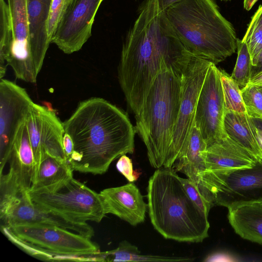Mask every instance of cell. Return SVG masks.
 <instances>
[{"label": "cell", "mask_w": 262, "mask_h": 262, "mask_svg": "<svg viewBox=\"0 0 262 262\" xmlns=\"http://www.w3.org/2000/svg\"><path fill=\"white\" fill-rule=\"evenodd\" d=\"M248 84L262 86V71L252 76Z\"/></svg>", "instance_id": "36"}, {"label": "cell", "mask_w": 262, "mask_h": 262, "mask_svg": "<svg viewBox=\"0 0 262 262\" xmlns=\"http://www.w3.org/2000/svg\"><path fill=\"white\" fill-rule=\"evenodd\" d=\"M225 110L246 112L241 89L237 83L224 70L219 69Z\"/></svg>", "instance_id": "26"}, {"label": "cell", "mask_w": 262, "mask_h": 262, "mask_svg": "<svg viewBox=\"0 0 262 262\" xmlns=\"http://www.w3.org/2000/svg\"><path fill=\"white\" fill-rule=\"evenodd\" d=\"M73 171L68 162L47 155L40 163L29 191L37 190L71 178Z\"/></svg>", "instance_id": "23"}, {"label": "cell", "mask_w": 262, "mask_h": 262, "mask_svg": "<svg viewBox=\"0 0 262 262\" xmlns=\"http://www.w3.org/2000/svg\"><path fill=\"white\" fill-rule=\"evenodd\" d=\"M40 113L41 160L46 155H48L60 160L67 161L63 146V137L65 133L63 122L60 120L53 111L41 105Z\"/></svg>", "instance_id": "22"}, {"label": "cell", "mask_w": 262, "mask_h": 262, "mask_svg": "<svg viewBox=\"0 0 262 262\" xmlns=\"http://www.w3.org/2000/svg\"><path fill=\"white\" fill-rule=\"evenodd\" d=\"M105 213H111L135 226L144 222L147 204L134 182L101 190Z\"/></svg>", "instance_id": "16"}, {"label": "cell", "mask_w": 262, "mask_h": 262, "mask_svg": "<svg viewBox=\"0 0 262 262\" xmlns=\"http://www.w3.org/2000/svg\"><path fill=\"white\" fill-rule=\"evenodd\" d=\"M103 0H72L51 40L64 53L80 50L92 35L96 14Z\"/></svg>", "instance_id": "14"}, {"label": "cell", "mask_w": 262, "mask_h": 262, "mask_svg": "<svg viewBox=\"0 0 262 262\" xmlns=\"http://www.w3.org/2000/svg\"><path fill=\"white\" fill-rule=\"evenodd\" d=\"M1 226L21 225L56 226L91 238L93 228L87 223H77L50 211L43 210L31 200L29 193L0 199Z\"/></svg>", "instance_id": "11"}, {"label": "cell", "mask_w": 262, "mask_h": 262, "mask_svg": "<svg viewBox=\"0 0 262 262\" xmlns=\"http://www.w3.org/2000/svg\"><path fill=\"white\" fill-rule=\"evenodd\" d=\"M242 40L247 46L252 63L262 49V5L252 16Z\"/></svg>", "instance_id": "28"}, {"label": "cell", "mask_w": 262, "mask_h": 262, "mask_svg": "<svg viewBox=\"0 0 262 262\" xmlns=\"http://www.w3.org/2000/svg\"><path fill=\"white\" fill-rule=\"evenodd\" d=\"M180 1L181 0H158V2L160 8L162 10H165L169 7Z\"/></svg>", "instance_id": "37"}, {"label": "cell", "mask_w": 262, "mask_h": 262, "mask_svg": "<svg viewBox=\"0 0 262 262\" xmlns=\"http://www.w3.org/2000/svg\"><path fill=\"white\" fill-rule=\"evenodd\" d=\"M227 218L242 238L262 245V203L228 208Z\"/></svg>", "instance_id": "20"}, {"label": "cell", "mask_w": 262, "mask_h": 262, "mask_svg": "<svg viewBox=\"0 0 262 262\" xmlns=\"http://www.w3.org/2000/svg\"><path fill=\"white\" fill-rule=\"evenodd\" d=\"M63 125L74 143L68 160L74 171L101 174L113 161L134 152L135 127L124 112L102 98L80 102Z\"/></svg>", "instance_id": "2"}, {"label": "cell", "mask_w": 262, "mask_h": 262, "mask_svg": "<svg viewBox=\"0 0 262 262\" xmlns=\"http://www.w3.org/2000/svg\"><path fill=\"white\" fill-rule=\"evenodd\" d=\"M40 107L41 105L33 102L26 119V123L35 163V176L41 162L42 156L40 138Z\"/></svg>", "instance_id": "25"}, {"label": "cell", "mask_w": 262, "mask_h": 262, "mask_svg": "<svg viewBox=\"0 0 262 262\" xmlns=\"http://www.w3.org/2000/svg\"><path fill=\"white\" fill-rule=\"evenodd\" d=\"M262 71V49L252 63L251 77Z\"/></svg>", "instance_id": "35"}, {"label": "cell", "mask_w": 262, "mask_h": 262, "mask_svg": "<svg viewBox=\"0 0 262 262\" xmlns=\"http://www.w3.org/2000/svg\"><path fill=\"white\" fill-rule=\"evenodd\" d=\"M234 256L224 252H216L208 255L204 260V261H235Z\"/></svg>", "instance_id": "33"}, {"label": "cell", "mask_w": 262, "mask_h": 262, "mask_svg": "<svg viewBox=\"0 0 262 262\" xmlns=\"http://www.w3.org/2000/svg\"><path fill=\"white\" fill-rule=\"evenodd\" d=\"M28 193L40 209L75 222L98 223L106 214L99 193L73 177Z\"/></svg>", "instance_id": "6"}, {"label": "cell", "mask_w": 262, "mask_h": 262, "mask_svg": "<svg viewBox=\"0 0 262 262\" xmlns=\"http://www.w3.org/2000/svg\"><path fill=\"white\" fill-rule=\"evenodd\" d=\"M221 1H224V2H227V1H230L231 0H220Z\"/></svg>", "instance_id": "39"}, {"label": "cell", "mask_w": 262, "mask_h": 262, "mask_svg": "<svg viewBox=\"0 0 262 262\" xmlns=\"http://www.w3.org/2000/svg\"><path fill=\"white\" fill-rule=\"evenodd\" d=\"M52 0H26L33 58L39 72L50 44L47 22Z\"/></svg>", "instance_id": "18"}, {"label": "cell", "mask_w": 262, "mask_h": 262, "mask_svg": "<svg viewBox=\"0 0 262 262\" xmlns=\"http://www.w3.org/2000/svg\"><path fill=\"white\" fill-rule=\"evenodd\" d=\"M225 114L220 70L212 63L199 97L194 120L207 145L228 136L225 127Z\"/></svg>", "instance_id": "12"}, {"label": "cell", "mask_w": 262, "mask_h": 262, "mask_svg": "<svg viewBox=\"0 0 262 262\" xmlns=\"http://www.w3.org/2000/svg\"><path fill=\"white\" fill-rule=\"evenodd\" d=\"M206 147V142L194 123L186 149L175 161L172 168L199 185L200 176L204 169V153Z\"/></svg>", "instance_id": "21"}, {"label": "cell", "mask_w": 262, "mask_h": 262, "mask_svg": "<svg viewBox=\"0 0 262 262\" xmlns=\"http://www.w3.org/2000/svg\"><path fill=\"white\" fill-rule=\"evenodd\" d=\"M165 12L177 37L191 53L216 65L235 52V29L214 0H181Z\"/></svg>", "instance_id": "4"}, {"label": "cell", "mask_w": 262, "mask_h": 262, "mask_svg": "<svg viewBox=\"0 0 262 262\" xmlns=\"http://www.w3.org/2000/svg\"><path fill=\"white\" fill-rule=\"evenodd\" d=\"M17 238L42 250L43 260L96 261L99 246L90 238L56 226H1Z\"/></svg>", "instance_id": "7"}, {"label": "cell", "mask_w": 262, "mask_h": 262, "mask_svg": "<svg viewBox=\"0 0 262 262\" xmlns=\"http://www.w3.org/2000/svg\"><path fill=\"white\" fill-rule=\"evenodd\" d=\"M257 162L248 150L228 135L207 145L203 172L250 168Z\"/></svg>", "instance_id": "17"}, {"label": "cell", "mask_w": 262, "mask_h": 262, "mask_svg": "<svg viewBox=\"0 0 262 262\" xmlns=\"http://www.w3.org/2000/svg\"><path fill=\"white\" fill-rule=\"evenodd\" d=\"M72 1V0H52L47 22V34L50 42Z\"/></svg>", "instance_id": "30"}, {"label": "cell", "mask_w": 262, "mask_h": 262, "mask_svg": "<svg viewBox=\"0 0 262 262\" xmlns=\"http://www.w3.org/2000/svg\"><path fill=\"white\" fill-rule=\"evenodd\" d=\"M194 55L177 37L158 0H144L126 35L118 69L120 87L135 116L158 75L185 68Z\"/></svg>", "instance_id": "1"}, {"label": "cell", "mask_w": 262, "mask_h": 262, "mask_svg": "<svg viewBox=\"0 0 262 262\" xmlns=\"http://www.w3.org/2000/svg\"><path fill=\"white\" fill-rule=\"evenodd\" d=\"M258 0H244V8L246 10H250L255 4Z\"/></svg>", "instance_id": "38"}, {"label": "cell", "mask_w": 262, "mask_h": 262, "mask_svg": "<svg viewBox=\"0 0 262 262\" xmlns=\"http://www.w3.org/2000/svg\"><path fill=\"white\" fill-rule=\"evenodd\" d=\"M186 67L161 72L151 86L139 113L135 116L136 133L146 147L150 164L156 169L165 167L167 163Z\"/></svg>", "instance_id": "5"}, {"label": "cell", "mask_w": 262, "mask_h": 262, "mask_svg": "<svg viewBox=\"0 0 262 262\" xmlns=\"http://www.w3.org/2000/svg\"><path fill=\"white\" fill-rule=\"evenodd\" d=\"M63 146L68 161L74 151V143L71 136L67 133L63 135Z\"/></svg>", "instance_id": "34"}, {"label": "cell", "mask_w": 262, "mask_h": 262, "mask_svg": "<svg viewBox=\"0 0 262 262\" xmlns=\"http://www.w3.org/2000/svg\"><path fill=\"white\" fill-rule=\"evenodd\" d=\"M199 187L214 205L227 208L262 203V164L250 168L204 171Z\"/></svg>", "instance_id": "8"}, {"label": "cell", "mask_w": 262, "mask_h": 262, "mask_svg": "<svg viewBox=\"0 0 262 262\" xmlns=\"http://www.w3.org/2000/svg\"><path fill=\"white\" fill-rule=\"evenodd\" d=\"M116 168L129 182L136 181L141 174V172L134 170L132 160L126 155L119 158L116 163Z\"/></svg>", "instance_id": "32"}, {"label": "cell", "mask_w": 262, "mask_h": 262, "mask_svg": "<svg viewBox=\"0 0 262 262\" xmlns=\"http://www.w3.org/2000/svg\"><path fill=\"white\" fill-rule=\"evenodd\" d=\"M12 27L0 37V78L4 76L8 65L16 77L35 83L39 73L35 65L31 48L26 0H7Z\"/></svg>", "instance_id": "9"}, {"label": "cell", "mask_w": 262, "mask_h": 262, "mask_svg": "<svg viewBox=\"0 0 262 262\" xmlns=\"http://www.w3.org/2000/svg\"><path fill=\"white\" fill-rule=\"evenodd\" d=\"M212 63L205 58L194 55L183 73L179 114L165 167L172 168L175 161L186 149L194 124L199 97Z\"/></svg>", "instance_id": "10"}, {"label": "cell", "mask_w": 262, "mask_h": 262, "mask_svg": "<svg viewBox=\"0 0 262 262\" xmlns=\"http://www.w3.org/2000/svg\"><path fill=\"white\" fill-rule=\"evenodd\" d=\"M176 172L162 167L150 177L146 196L150 222L166 239L202 242L208 236V215L190 199Z\"/></svg>", "instance_id": "3"}, {"label": "cell", "mask_w": 262, "mask_h": 262, "mask_svg": "<svg viewBox=\"0 0 262 262\" xmlns=\"http://www.w3.org/2000/svg\"><path fill=\"white\" fill-rule=\"evenodd\" d=\"M98 257L99 261L188 262L194 260L191 257L143 255L137 246L126 241L120 242L118 247L114 250L99 252Z\"/></svg>", "instance_id": "24"}, {"label": "cell", "mask_w": 262, "mask_h": 262, "mask_svg": "<svg viewBox=\"0 0 262 262\" xmlns=\"http://www.w3.org/2000/svg\"><path fill=\"white\" fill-rule=\"evenodd\" d=\"M224 124L228 135L262 164V148L258 139V130L253 118L246 112L225 110Z\"/></svg>", "instance_id": "19"}, {"label": "cell", "mask_w": 262, "mask_h": 262, "mask_svg": "<svg viewBox=\"0 0 262 262\" xmlns=\"http://www.w3.org/2000/svg\"><path fill=\"white\" fill-rule=\"evenodd\" d=\"M237 57L231 77L242 88L246 86L251 78L252 62L246 43L238 38Z\"/></svg>", "instance_id": "27"}, {"label": "cell", "mask_w": 262, "mask_h": 262, "mask_svg": "<svg viewBox=\"0 0 262 262\" xmlns=\"http://www.w3.org/2000/svg\"><path fill=\"white\" fill-rule=\"evenodd\" d=\"M241 93L246 113L252 118L262 119V86L247 84Z\"/></svg>", "instance_id": "29"}, {"label": "cell", "mask_w": 262, "mask_h": 262, "mask_svg": "<svg viewBox=\"0 0 262 262\" xmlns=\"http://www.w3.org/2000/svg\"><path fill=\"white\" fill-rule=\"evenodd\" d=\"M182 184L190 199L206 215H208L210 209L214 206L203 194L198 185L189 178H181Z\"/></svg>", "instance_id": "31"}, {"label": "cell", "mask_w": 262, "mask_h": 262, "mask_svg": "<svg viewBox=\"0 0 262 262\" xmlns=\"http://www.w3.org/2000/svg\"><path fill=\"white\" fill-rule=\"evenodd\" d=\"M26 90L7 79L0 81V173L33 103Z\"/></svg>", "instance_id": "13"}, {"label": "cell", "mask_w": 262, "mask_h": 262, "mask_svg": "<svg viewBox=\"0 0 262 262\" xmlns=\"http://www.w3.org/2000/svg\"><path fill=\"white\" fill-rule=\"evenodd\" d=\"M7 172L0 174V198L28 192L33 183L35 163L26 120L13 144Z\"/></svg>", "instance_id": "15"}]
</instances>
